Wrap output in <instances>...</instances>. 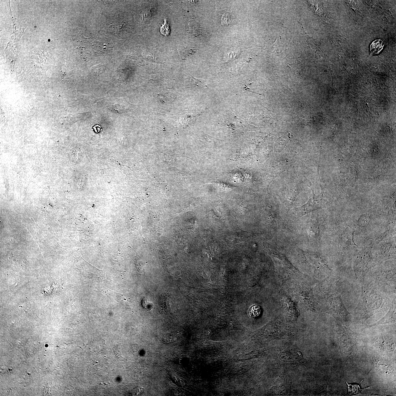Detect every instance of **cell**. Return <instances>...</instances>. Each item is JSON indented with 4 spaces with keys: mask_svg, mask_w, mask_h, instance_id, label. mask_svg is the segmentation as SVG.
Segmentation results:
<instances>
[{
    "mask_svg": "<svg viewBox=\"0 0 396 396\" xmlns=\"http://www.w3.org/2000/svg\"><path fill=\"white\" fill-rule=\"evenodd\" d=\"M363 380L361 382L360 384H354V383L349 384L347 381H346V383L347 387V392H348L349 395H354L361 394H362L361 392L363 390L370 387L371 386L367 387L364 388H362L361 387V385Z\"/></svg>",
    "mask_w": 396,
    "mask_h": 396,
    "instance_id": "obj_1",
    "label": "cell"
},
{
    "mask_svg": "<svg viewBox=\"0 0 396 396\" xmlns=\"http://www.w3.org/2000/svg\"><path fill=\"white\" fill-rule=\"evenodd\" d=\"M185 84L188 87L204 86L207 83L206 81L197 79L190 76H185Z\"/></svg>",
    "mask_w": 396,
    "mask_h": 396,
    "instance_id": "obj_2",
    "label": "cell"
},
{
    "mask_svg": "<svg viewBox=\"0 0 396 396\" xmlns=\"http://www.w3.org/2000/svg\"><path fill=\"white\" fill-rule=\"evenodd\" d=\"M198 50L196 48L186 47L181 45L178 48V53L181 58H185L195 54Z\"/></svg>",
    "mask_w": 396,
    "mask_h": 396,
    "instance_id": "obj_3",
    "label": "cell"
},
{
    "mask_svg": "<svg viewBox=\"0 0 396 396\" xmlns=\"http://www.w3.org/2000/svg\"><path fill=\"white\" fill-rule=\"evenodd\" d=\"M384 46V43L380 39L374 41L370 46L371 54L372 55L379 54L383 49Z\"/></svg>",
    "mask_w": 396,
    "mask_h": 396,
    "instance_id": "obj_4",
    "label": "cell"
},
{
    "mask_svg": "<svg viewBox=\"0 0 396 396\" xmlns=\"http://www.w3.org/2000/svg\"><path fill=\"white\" fill-rule=\"evenodd\" d=\"M261 308L260 306L254 305L251 307L250 308L249 314L250 316L252 318H255L259 316L261 313Z\"/></svg>",
    "mask_w": 396,
    "mask_h": 396,
    "instance_id": "obj_5",
    "label": "cell"
},
{
    "mask_svg": "<svg viewBox=\"0 0 396 396\" xmlns=\"http://www.w3.org/2000/svg\"><path fill=\"white\" fill-rule=\"evenodd\" d=\"M92 47L95 50L98 51L99 52L103 53L105 52V50L107 49L106 47H107L108 46H106L105 44L101 43V42H94Z\"/></svg>",
    "mask_w": 396,
    "mask_h": 396,
    "instance_id": "obj_6",
    "label": "cell"
},
{
    "mask_svg": "<svg viewBox=\"0 0 396 396\" xmlns=\"http://www.w3.org/2000/svg\"><path fill=\"white\" fill-rule=\"evenodd\" d=\"M162 341L166 344H170L175 342L176 340L175 335L173 334H167L162 339Z\"/></svg>",
    "mask_w": 396,
    "mask_h": 396,
    "instance_id": "obj_7",
    "label": "cell"
},
{
    "mask_svg": "<svg viewBox=\"0 0 396 396\" xmlns=\"http://www.w3.org/2000/svg\"><path fill=\"white\" fill-rule=\"evenodd\" d=\"M164 21H165V23L163 24L162 25V26L160 27V32H161L162 35L165 36H167L170 33V28H169V24L168 23L167 19H164Z\"/></svg>",
    "mask_w": 396,
    "mask_h": 396,
    "instance_id": "obj_8",
    "label": "cell"
},
{
    "mask_svg": "<svg viewBox=\"0 0 396 396\" xmlns=\"http://www.w3.org/2000/svg\"><path fill=\"white\" fill-rule=\"evenodd\" d=\"M188 26L189 31L190 32V33H193V34L196 35H199V34L201 33L200 31L201 28L199 25L193 26L191 21L190 20L189 21Z\"/></svg>",
    "mask_w": 396,
    "mask_h": 396,
    "instance_id": "obj_9",
    "label": "cell"
},
{
    "mask_svg": "<svg viewBox=\"0 0 396 396\" xmlns=\"http://www.w3.org/2000/svg\"><path fill=\"white\" fill-rule=\"evenodd\" d=\"M221 21L222 26L229 25L231 23V19L230 18V14L225 12L221 18Z\"/></svg>",
    "mask_w": 396,
    "mask_h": 396,
    "instance_id": "obj_10",
    "label": "cell"
},
{
    "mask_svg": "<svg viewBox=\"0 0 396 396\" xmlns=\"http://www.w3.org/2000/svg\"><path fill=\"white\" fill-rule=\"evenodd\" d=\"M93 128L94 130H95L96 133H98V132H99L100 131L101 127L99 125H96L95 127H94Z\"/></svg>",
    "mask_w": 396,
    "mask_h": 396,
    "instance_id": "obj_11",
    "label": "cell"
}]
</instances>
